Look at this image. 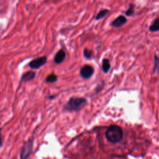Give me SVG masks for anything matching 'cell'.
<instances>
[{"instance_id": "6da1fadb", "label": "cell", "mask_w": 159, "mask_h": 159, "mask_svg": "<svg viewBox=\"0 0 159 159\" xmlns=\"http://www.w3.org/2000/svg\"><path fill=\"white\" fill-rule=\"evenodd\" d=\"M106 137L111 143H117L123 138V130L119 125H111L106 132Z\"/></svg>"}, {"instance_id": "7a4b0ae2", "label": "cell", "mask_w": 159, "mask_h": 159, "mask_svg": "<svg viewBox=\"0 0 159 159\" xmlns=\"http://www.w3.org/2000/svg\"><path fill=\"white\" fill-rule=\"evenodd\" d=\"M86 104L87 100L84 98L72 97L65 105L64 109L68 111H77L83 109Z\"/></svg>"}, {"instance_id": "3957f363", "label": "cell", "mask_w": 159, "mask_h": 159, "mask_svg": "<svg viewBox=\"0 0 159 159\" xmlns=\"http://www.w3.org/2000/svg\"><path fill=\"white\" fill-rule=\"evenodd\" d=\"M33 148V140L29 139L27 141L22 147L20 158V159H27L30 155Z\"/></svg>"}, {"instance_id": "277c9868", "label": "cell", "mask_w": 159, "mask_h": 159, "mask_svg": "<svg viewBox=\"0 0 159 159\" xmlns=\"http://www.w3.org/2000/svg\"><path fill=\"white\" fill-rule=\"evenodd\" d=\"M80 76L84 80L90 78L94 74V68L92 66L86 65L82 66L80 69Z\"/></svg>"}, {"instance_id": "5b68a950", "label": "cell", "mask_w": 159, "mask_h": 159, "mask_svg": "<svg viewBox=\"0 0 159 159\" xmlns=\"http://www.w3.org/2000/svg\"><path fill=\"white\" fill-rule=\"evenodd\" d=\"M47 60V58L45 56L38 57L30 61L29 65L32 69H39L42 66L44 65Z\"/></svg>"}, {"instance_id": "8992f818", "label": "cell", "mask_w": 159, "mask_h": 159, "mask_svg": "<svg viewBox=\"0 0 159 159\" xmlns=\"http://www.w3.org/2000/svg\"><path fill=\"white\" fill-rule=\"evenodd\" d=\"M127 22V19L125 16L120 15L117 17L112 22L111 25L114 27L119 28L121 27L122 25H124Z\"/></svg>"}, {"instance_id": "52a82bcc", "label": "cell", "mask_w": 159, "mask_h": 159, "mask_svg": "<svg viewBox=\"0 0 159 159\" xmlns=\"http://www.w3.org/2000/svg\"><path fill=\"white\" fill-rule=\"evenodd\" d=\"M66 53L65 51L62 49L58 50L54 57V62L56 64H60L65 60Z\"/></svg>"}, {"instance_id": "ba28073f", "label": "cell", "mask_w": 159, "mask_h": 159, "mask_svg": "<svg viewBox=\"0 0 159 159\" xmlns=\"http://www.w3.org/2000/svg\"><path fill=\"white\" fill-rule=\"evenodd\" d=\"M35 73L32 71H29L26 73H24L21 77V81H29L30 80H32L35 78Z\"/></svg>"}, {"instance_id": "9c48e42d", "label": "cell", "mask_w": 159, "mask_h": 159, "mask_svg": "<svg viewBox=\"0 0 159 159\" xmlns=\"http://www.w3.org/2000/svg\"><path fill=\"white\" fill-rule=\"evenodd\" d=\"M111 68V63L109 60L107 58H104L102 60V70L103 72L104 73H107L109 70Z\"/></svg>"}, {"instance_id": "30bf717a", "label": "cell", "mask_w": 159, "mask_h": 159, "mask_svg": "<svg viewBox=\"0 0 159 159\" xmlns=\"http://www.w3.org/2000/svg\"><path fill=\"white\" fill-rule=\"evenodd\" d=\"M151 32H156L159 31V18L156 19L153 23L151 24L149 28Z\"/></svg>"}, {"instance_id": "8fae6325", "label": "cell", "mask_w": 159, "mask_h": 159, "mask_svg": "<svg viewBox=\"0 0 159 159\" xmlns=\"http://www.w3.org/2000/svg\"><path fill=\"white\" fill-rule=\"evenodd\" d=\"M109 12V11L107 9H102L101 11H100L98 14L96 16V20H99L101 19L102 18L104 17Z\"/></svg>"}, {"instance_id": "7c38bea8", "label": "cell", "mask_w": 159, "mask_h": 159, "mask_svg": "<svg viewBox=\"0 0 159 159\" xmlns=\"http://www.w3.org/2000/svg\"><path fill=\"white\" fill-rule=\"evenodd\" d=\"M58 80V76L55 74H50L47 76L45 79V81L47 83H54L56 82Z\"/></svg>"}, {"instance_id": "4fadbf2b", "label": "cell", "mask_w": 159, "mask_h": 159, "mask_svg": "<svg viewBox=\"0 0 159 159\" xmlns=\"http://www.w3.org/2000/svg\"><path fill=\"white\" fill-rule=\"evenodd\" d=\"M83 54L86 58L89 59L91 58V57L93 55V52H92V50H91L88 48H84L83 50Z\"/></svg>"}, {"instance_id": "5bb4252c", "label": "cell", "mask_w": 159, "mask_h": 159, "mask_svg": "<svg viewBox=\"0 0 159 159\" xmlns=\"http://www.w3.org/2000/svg\"><path fill=\"white\" fill-rule=\"evenodd\" d=\"M134 11V5L133 4H130L128 9L125 11V15L127 16H130L133 14Z\"/></svg>"}, {"instance_id": "9a60e30c", "label": "cell", "mask_w": 159, "mask_h": 159, "mask_svg": "<svg viewBox=\"0 0 159 159\" xmlns=\"http://www.w3.org/2000/svg\"><path fill=\"white\" fill-rule=\"evenodd\" d=\"M159 70V59L157 57H155V68L154 71H158Z\"/></svg>"}]
</instances>
